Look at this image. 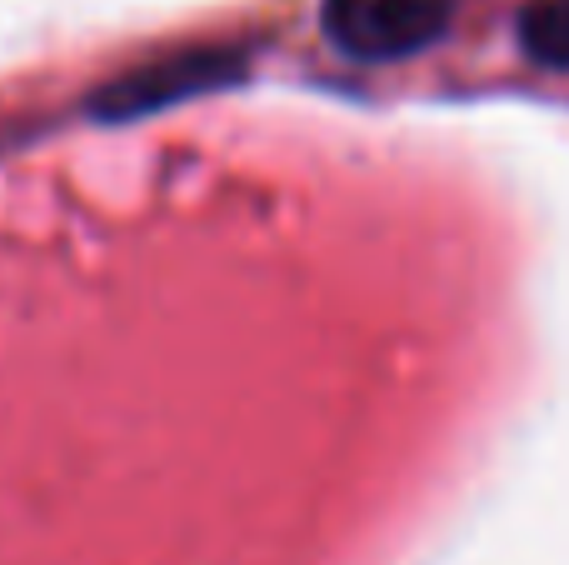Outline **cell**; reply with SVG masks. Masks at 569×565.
<instances>
[{"label":"cell","instance_id":"6da1fadb","mask_svg":"<svg viewBox=\"0 0 569 565\" xmlns=\"http://www.w3.org/2000/svg\"><path fill=\"white\" fill-rule=\"evenodd\" d=\"M455 20V0H320V30L355 60H400L435 46Z\"/></svg>","mask_w":569,"mask_h":565},{"label":"cell","instance_id":"7a4b0ae2","mask_svg":"<svg viewBox=\"0 0 569 565\" xmlns=\"http://www.w3.org/2000/svg\"><path fill=\"white\" fill-rule=\"evenodd\" d=\"M230 56L220 50H190V56H166L156 66H140L130 76L110 80L106 90L96 96L100 116H140V110H156L176 96H190V90H206L210 80L230 76Z\"/></svg>","mask_w":569,"mask_h":565},{"label":"cell","instance_id":"3957f363","mask_svg":"<svg viewBox=\"0 0 569 565\" xmlns=\"http://www.w3.org/2000/svg\"><path fill=\"white\" fill-rule=\"evenodd\" d=\"M520 50L550 70H569V0H530L515 20Z\"/></svg>","mask_w":569,"mask_h":565}]
</instances>
